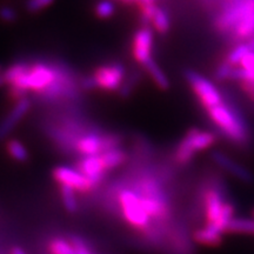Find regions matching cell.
Here are the masks:
<instances>
[{
  "mask_svg": "<svg viewBox=\"0 0 254 254\" xmlns=\"http://www.w3.org/2000/svg\"><path fill=\"white\" fill-rule=\"evenodd\" d=\"M67 68L64 65L47 62H17L4 71L9 95L15 101L27 98L28 92L43 94L62 77Z\"/></svg>",
  "mask_w": 254,
  "mask_h": 254,
  "instance_id": "6da1fadb",
  "label": "cell"
},
{
  "mask_svg": "<svg viewBox=\"0 0 254 254\" xmlns=\"http://www.w3.org/2000/svg\"><path fill=\"white\" fill-rule=\"evenodd\" d=\"M206 112L211 122L231 142L245 146L250 141V131L245 119L230 104L222 101Z\"/></svg>",
  "mask_w": 254,
  "mask_h": 254,
  "instance_id": "7a4b0ae2",
  "label": "cell"
},
{
  "mask_svg": "<svg viewBox=\"0 0 254 254\" xmlns=\"http://www.w3.org/2000/svg\"><path fill=\"white\" fill-rule=\"evenodd\" d=\"M217 142V134L200 128H190L183 136L173 152V160L179 166H186L196 153L211 148Z\"/></svg>",
  "mask_w": 254,
  "mask_h": 254,
  "instance_id": "3957f363",
  "label": "cell"
},
{
  "mask_svg": "<svg viewBox=\"0 0 254 254\" xmlns=\"http://www.w3.org/2000/svg\"><path fill=\"white\" fill-rule=\"evenodd\" d=\"M184 78L190 85V90L194 93L200 105L206 111L224 101L220 90L215 86L213 81L204 77L201 73L187 68L184 71Z\"/></svg>",
  "mask_w": 254,
  "mask_h": 254,
  "instance_id": "277c9868",
  "label": "cell"
},
{
  "mask_svg": "<svg viewBox=\"0 0 254 254\" xmlns=\"http://www.w3.org/2000/svg\"><path fill=\"white\" fill-rule=\"evenodd\" d=\"M118 202L124 218L131 226L141 232L148 227L152 220L142 207L140 196L134 190L132 189L120 190L118 192Z\"/></svg>",
  "mask_w": 254,
  "mask_h": 254,
  "instance_id": "5b68a950",
  "label": "cell"
},
{
  "mask_svg": "<svg viewBox=\"0 0 254 254\" xmlns=\"http://www.w3.org/2000/svg\"><path fill=\"white\" fill-rule=\"evenodd\" d=\"M254 11V0H231V2L214 19V27L222 33H231L232 30L246 15Z\"/></svg>",
  "mask_w": 254,
  "mask_h": 254,
  "instance_id": "8992f818",
  "label": "cell"
},
{
  "mask_svg": "<svg viewBox=\"0 0 254 254\" xmlns=\"http://www.w3.org/2000/svg\"><path fill=\"white\" fill-rule=\"evenodd\" d=\"M97 87L105 91H119L125 80V67L119 63H110L98 67L92 74Z\"/></svg>",
  "mask_w": 254,
  "mask_h": 254,
  "instance_id": "52a82bcc",
  "label": "cell"
},
{
  "mask_svg": "<svg viewBox=\"0 0 254 254\" xmlns=\"http://www.w3.org/2000/svg\"><path fill=\"white\" fill-rule=\"evenodd\" d=\"M52 177L58 185H65L71 187L75 192H90L93 190L87 178L77 168L68 166H57L53 168Z\"/></svg>",
  "mask_w": 254,
  "mask_h": 254,
  "instance_id": "ba28073f",
  "label": "cell"
},
{
  "mask_svg": "<svg viewBox=\"0 0 254 254\" xmlns=\"http://www.w3.org/2000/svg\"><path fill=\"white\" fill-rule=\"evenodd\" d=\"M211 159L213 163L217 165L219 168H221L224 172L230 174V176L237 178L244 184H253L254 183V176L251 172L249 168L244 166L231 158L230 155L221 151H213L211 153Z\"/></svg>",
  "mask_w": 254,
  "mask_h": 254,
  "instance_id": "9c48e42d",
  "label": "cell"
},
{
  "mask_svg": "<svg viewBox=\"0 0 254 254\" xmlns=\"http://www.w3.org/2000/svg\"><path fill=\"white\" fill-rule=\"evenodd\" d=\"M153 51V31L146 25L135 31L132 40V55L135 62L145 65L152 60Z\"/></svg>",
  "mask_w": 254,
  "mask_h": 254,
  "instance_id": "30bf717a",
  "label": "cell"
},
{
  "mask_svg": "<svg viewBox=\"0 0 254 254\" xmlns=\"http://www.w3.org/2000/svg\"><path fill=\"white\" fill-rule=\"evenodd\" d=\"M167 243L170 244L171 254H195V249L193 245L192 237L190 238L189 231L183 224L171 225V231L168 234Z\"/></svg>",
  "mask_w": 254,
  "mask_h": 254,
  "instance_id": "8fae6325",
  "label": "cell"
},
{
  "mask_svg": "<svg viewBox=\"0 0 254 254\" xmlns=\"http://www.w3.org/2000/svg\"><path fill=\"white\" fill-rule=\"evenodd\" d=\"M75 168L84 174L90 182L92 189L95 190L103 184L107 171L101 163L100 155H88L82 157L75 165Z\"/></svg>",
  "mask_w": 254,
  "mask_h": 254,
  "instance_id": "7c38bea8",
  "label": "cell"
},
{
  "mask_svg": "<svg viewBox=\"0 0 254 254\" xmlns=\"http://www.w3.org/2000/svg\"><path fill=\"white\" fill-rule=\"evenodd\" d=\"M31 109V101L28 98L17 100L11 111L0 120V140L7 138L11 134L18 124L25 118L28 111Z\"/></svg>",
  "mask_w": 254,
  "mask_h": 254,
  "instance_id": "4fadbf2b",
  "label": "cell"
},
{
  "mask_svg": "<svg viewBox=\"0 0 254 254\" xmlns=\"http://www.w3.org/2000/svg\"><path fill=\"white\" fill-rule=\"evenodd\" d=\"M222 232L218 231L217 228L205 225L195 230L192 234V239L195 244L206 247H219L222 244Z\"/></svg>",
  "mask_w": 254,
  "mask_h": 254,
  "instance_id": "5bb4252c",
  "label": "cell"
},
{
  "mask_svg": "<svg viewBox=\"0 0 254 254\" xmlns=\"http://www.w3.org/2000/svg\"><path fill=\"white\" fill-rule=\"evenodd\" d=\"M142 67H144L146 73L152 78V80H153L155 86H157L159 90L167 91L168 88H170V79L167 78L166 73L160 68V66H159L153 59L150 60L148 63H146L145 65H142Z\"/></svg>",
  "mask_w": 254,
  "mask_h": 254,
  "instance_id": "9a60e30c",
  "label": "cell"
},
{
  "mask_svg": "<svg viewBox=\"0 0 254 254\" xmlns=\"http://www.w3.org/2000/svg\"><path fill=\"white\" fill-rule=\"evenodd\" d=\"M231 36L236 40H250L254 37V11L246 15L231 32Z\"/></svg>",
  "mask_w": 254,
  "mask_h": 254,
  "instance_id": "2e32d148",
  "label": "cell"
},
{
  "mask_svg": "<svg viewBox=\"0 0 254 254\" xmlns=\"http://www.w3.org/2000/svg\"><path fill=\"white\" fill-rule=\"evenodd\" d=\"M227 234H251L254 236V219L234 217L225 228Z\"/></svg>",
  "mask_w": 254,
  "mask_h": 254,
  "instance_id": "e0dca14e",
  "label": "cell"
},
{
  "mask_svg": "<svg viewBox=\"0 0 254 254\" xmlns=\"http://www.w3.org/2000/svg\"><path fill=\"white\" fill-rule=\"evenodd\" d=\"M101 163H103L105 170L111 171L113 168H117L125 163L127 160V154L126 152L122 150L120 147L112 148V150H109L104 153L99 154Z\"/></svg>",
  "mask_w": 254,
  "mask_h": 254,
  "instance_id": "ac0fdd59",
  "label": "cell"
},
{
  "mask_svg": "<svg viewBox=\"0 0 254 254\" xmlns=\"http://www.w3.org/2000/svg\"><path fill=\"white\" fill-rule=\"evenodd\" d=\"M253 47L251 45L250 41H244V43L238 44L237 46H234L230 52L227 53V56L225 57V62L230 64L233 67H238L241 60L249 55L250 52H252Z\"/></svg>",
  "mask_w": 254,
  "mask_h": 254,
  "instance_id": "d6986e66",
  "label": "cell"
},
{
  "mask_svg": "<svg viewBox=\"0 0 254 254\" xmlns=\"http://www.w3.org/2000/svg\"><path fill=\"white\" fill-rule=\"evenodd\" d=\"M59 192L66 212H68L69 214L77 213L79 209V204L77 195H75V190L68 186L59 185Z\"/></svg>",
  "mask_w": 254,
  "mask_h": 254,
  "instance_id": "ffe728a7",
  "label": "cell"
},
{
  "mask_svg": "<svg viewBox=\"0 0 254 254\" xmlns=\"http://www.w3.org/2000/svg\"><path fill=\"white\" fill-rule=\"evenodd\" d=\"M6 151H7L9 157L14 159L18 163H26L28 157H30L27 148L25 147L23 142L17 140V139L7 140V142H6Z\"/></svg>",
  "mask_w": 254,
  "mask_h": 254,
  "instance_id": "44dd1931",
  "label": "cell"
},
{
  "mask_svg": "<svg viewBox=\"0 0 254 254\" xmlns=\"http://www.w3.org/2000/svg\"><path fill=\"white\" fill-rule=\"evenodd\" d=\"M152 26L158 33L160 34H165L170 31L171 27V20H170V15L164 8L161 7H157L155 9V13L153 15L151 20Z\"/></svg>",
  "mask_w": 254,
  "mask_h": 254,
  "instance_id": "7402d4cb",
  "label": "cell"
},
{
  "mask_svg": "<svg viewBox=\"0 0 254 254\" xmlns=\"http://www.w3.org/2000/svg\"><path fill=\"white\" fill-rule=\"evenodd\" d=\"M49 250L52 254H75L74 247L71 241L63 239V238H55L51 240Z\"/></svg>",
  "mask_w": 254,
  "mask_h": 254,
  "instance_id": "603a6c76",
  "label": "cell"
},
{
  "mask_svg": "<svg viewBox=\"0 0 254 254\" xmlns=\"http://www.w3.org/2000/svg\"><path fill=\"white\" fill-rule=\"evenodd\" d=\"M233 71L234 67L230 64L224 62H221L219 65L217 66L214 71V79L217 81H226V80H232V75H233Z\"/></svg>",
  "mask_w": 254,
  "mask_h": 254,
  "instance_id": "cb8c5ba5",
  "label": "cell"
},
{
  "mask_svg": "<svg viewBox=\"0 0 254 254\" xmlns=\"http://www.w3.org/2000/svg\"><path fill=\"white\" fill-rule=\"evenodd\" d=\"M95 14L100 19L111 18L114 14L116 7L111 0H100L97 5H95Z\"/></svg>",
  "mask_w": 254,
  "mask_h": 254,
  "instance_id": "d4e9b609",
  "label": "cell"
},
{
  "mask_svg": "<svg viewBox=\"0 0 254 254\" xmlns=\"http://www.w3.org/2000/svg\"><path fill=\"white\" fill-rule=\"evenodd\" d=\"M139 78H140L139 73H133V74H129L128 77H126L118 91L120 97L123 98L128 97V95L132 93L133 88L135 87V85L139 82Z\"/></svg>",
  "mask_w": 254,
  "mask_h": 254,
  "instance_id": "484cf974",
  "label": "cell"
},
{
  "mask_svg": "<svg viewBox=\"0 0 254 254\" xmlns=\"http://www.w3.org/2000/svg\"><path fill=\"white\" fill-rule=\"evenodd\" d=\"M53 2H55V0H26L25 7L31 13H38V12H41L45 8L50 7Z\"/></svg>",
  "mask_w": 254,
  "mask_h": 254,
  "instance_id": "4316f807",
  "label": "cell"
},
{
  "mask_svg": "<svg viewBox=\"0 0 254 254\" xmlns=\"http://www.w3.org/2000/svg\"><path fill=\"white\" fill-rule=\"evenodd\" d=\"M18 13L12 6L4 5L0 7V20L4 21L6 24H12L17 21Z\"/></svg>",
  "mask_w": 254,
  "mask_h": 254,
  "instance_id": "83f0119b",
  "label": "cell"
},
{
  "mask_svg": "<svg viewBox=\"0 0 254 254\" xmlns=\"http://www.w3.org/2000/svg\"><path fill=\"white\" fill-rule=\"evenodd\" d=\"M157 7L158 6L155 5L154 2H145V4H139L141 18L146 24H151V20H152V18H153Z\"/></svg>",
  "mask_w": 254,
  "mask_h": 254,
  "instance_id": "f1b7e54d",
  "label": "cell"
},
{
  "mask_svg": "<svg viewBox=\"0 0 254 254\" xmlns=\"http://www.w3.org/2000/svg\"><path fill=\"white\" fill-rule=\"evenodd\" d=\"M73 247H74L75 254H92L91 250L88 249V246L85 244V241L82 238L78 237V236H73L71 237V240Z\"/></svg>",
  "mask_w": 254,
  "mask_h": 254,
  "instance_id": "f546056e",
  "label": "cell"
},
{
  "mask_svg": "<svg viewBox=\"0 0 254 254\" xmlns=\"http://www.w3.org/2000/svg\"><path fill=\"white\" fill-rule=\"evenodd\" d=\"M241 90L245 92L249 99L254 103V80L252 82H249V84H243L240 85Z\"/></svg>",
  "mask_w": 254,
  "mask_h": 254,
  "instance_id": "4dcf8cb0",
  "label": "cell"
},
{
  "mask_svg": "<svg viewBox=\"0 0 254 254\" xmlns=\"http://www.w3.org/2000/svg\"><path fill=\"white\" fill-rule=\"evenodd\" d=\"M11 254H26V252L19 246H14L11 249Z\"/></svg>",
  "mask_w": 254,
  "mask_h": 254,
  "instance_id": "1f68e13d",
  "label": "cell"
},
{
  "mask_svg": "<svg viewBox=\"0 0 254 254\" xmlns=\"http://www.w3.org/2000/svg\"><path fill=\"white\" fill-rule=\"evenodd\" d=\"M4 85H6V81H5V78H4V72L0 74V87H2Z\"/></svg>",
  "mask_w": 254,
  "mask_h": 254,
  "instance_id": "d6a6232c",
  "label": "cell"
},
{
  "mask_svg": "<svg viewBox=\"0 0 254 254\" xmlns=\"http://www.w3.org/2000/svg\"><path fill=\"white\" fill-rule=\"evenodd\" d=\"M155 0H136L138 4H145V2H154Z\"/></svg>",
  "mask_w": 254,
  "mask_h": 254,
  "instance_id": "836d02e7",
  "label": "cell"
},
{
  "mask_svg": "<svg viewBox=\"0 0 254 254\" xmlns=\"http://www.w3.org/2000/svg\"><path fill=\"white\" fill-rule=\"evenodd\" d=\"M120 1L125 2V4H132V2H136V0H120Z\"/></svg>",
  "mask_w": 254,
  "mask_h": 254,
  "instance_id": "e575fe53",
  "label": "cell"
},
{
  "mask_svg": "<svg viewBox=\"0 0 254 254\" xmlns=\"http://www.w3.org/2000/svg\"><path fill=\"white\" fill-rule=\"evenodd\" d=\"M2 72H4V69H2V66L1 65H0V74H1V73Z\"/></svg>",
  "mask_w": 254,
  "mask_h": 254,
  "instance_id": "d590c367",
  "label": "cell"
},
{
  "mask_svg": "<svg viewBox=\"0 0 254 254\" xmlns=\"http://www.w3.org/2000/svg\"><path fill=\"white\" fill-rule=\"evenodd\" d=\"M252 214H253V217H254V209H253V212H252Z\"/></svg>",
  "mask_w": 254,
  "mask_h": 254,
  "instance_id": "8d00e7d4",
  "label": "cell"
}]
</instances>
